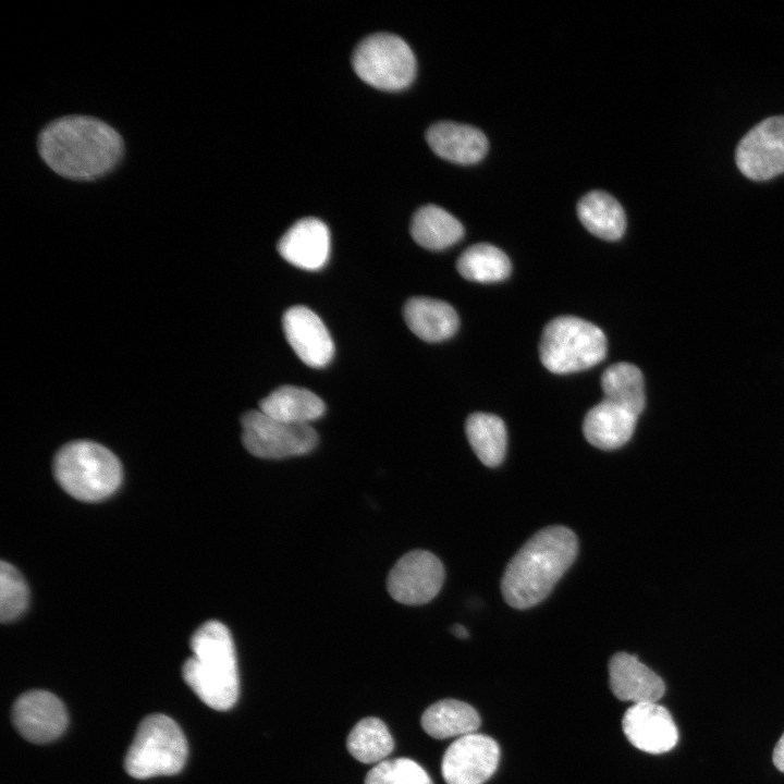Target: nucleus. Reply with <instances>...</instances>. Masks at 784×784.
<instances>
[{
    "instance_id": "nucleus-24",
    "label": "nucleus",
    "mask_w": 784,
    "mask_h": 784,
    "mask_svg": "<svg viewBox=\"0 0 784 784\" xmlns=\"http://www.w3.org/2000/svg\"><path fill=\"white\" fill-rule=\"evenodd\" d=\"M605 401L638 416L645 408L644 377L638 367L617 363L608 367L601 376Z\"/></svg>"
},
{
    "instance_id": "nucleus-7",
    "label": "nucleus",
    "mask_w": 784,
    "mask_h": 784,
    "mask_svg": "<svg viewBox=\"0 0 784 784\" xmlns=\"http://www.w3.org/2000/svg\"><path fill=\"white\" fill-rule=\"evenodd\" d=\"M352 65L368 85L382 90L407 87L416 74V59L401 37L378 33L363 39L354 50Z\"/></svg>"
},
{
    "instance_id": "nucleus-15",
    "label": "nucleus",
    "mask_w": 784,
    "mask_h": 784,
    "mask_svg": "<svg viewBox=\"0 0 784 784\" xmlns=\"http://www.w3.org/2000/svg\"><path fill=\"white\" fill-rule=\"evenodd\" d=\"M278 252L295 267L318 270L327 264L329 258V230L317 218L301 219L280 238Z\"/></svg>"
},
{
    "instance_id": "nucleus-22",
    "label": "nucleus",
    "mask_w": 784,
    "mask_h": 784,
    "mask_svg": "<svg viewBox=\"0 0 784 784\" xmlns=\"http://www.w3.org/2000/svg\"><path fill=\"white\" fill-rule=\"evenodd\" d=\"M577 215L584 226L593 235L618 240L625 232L626 219L620 203L605 192L593 191L577 204Z\"/></svg>"
},
{
    "instance_id": "nucleus-8",
    "label": "nucleus",
    "mask_w": 784,
    "mask_h": 784,
    "mask_svg": "<svg viewBox=\"0 0 784 784\" xmlns=\"http://www.w3.org/2000/svg\"><path fill=\"white\" fill-rule=\"evenodd\" d=\"M245 449L260 458H284L309 453L318 443L310 425L291 424L250 411L241 419Z\"/></svg>"
},
{
    "instance_id": "nucleus-20",
    "label": "nucleus",
    "mask_w": 784,
    "mask_h": 784,
    "mask_svg": "<svg viewBox=\"0 0 784 784\" xmlns=\"http://www.w3.org/2000/svg\"><path fill=\"white\" fill-rule=\"evenodd\" d=\"M259 411L282 421L309 425L323 415L326 406L307 389L283 385L259 402Z\"/></svg>"
},
{
    "instance_id": "nucleus-14",
    "label": "nucleus",
    "mask_w": 784,
    "mask_h": 784,
    "mask_svg": "<svg viewBox=\"0 0 784 784\" xmlns=\"http://www.w3.org/2000/svg\"><path fill=\"white\" fill-rule=\"evenodd\" d=\"M286 341L303 363L313 368L327 366L334 354L332 338L317 314L305 306L289 308L282 318Z\"/></svg>"
},
{
    "instance_id": "nucleus-1",
    "label": "nucleus",
    "mask_w": 784,
    "mask_h": 784,
    "mask_svg": "<svg viewBox=\"0 0 784 784\" xmlns=\"http://www.w3.org/2000/svg\"><path fill=\"white\" fill-rule=\"evenodd\" d=\"M36 150L56 176L95 183L117 172L126 157L123 134L109 122L86 113L52 119L37 134Z\"/></svg>"
},
{
    "instance_id": "nucleus-18",
    "label": "nucleus",
    "mask_w": 784,
    "mask_h": 784,
    "mask_svg": "<svg viewBox=\"0 0 784 784\" xmlns=\"http://www.w3.org/2000/svg\"><path fill=\"white\" fill-rule=\"evenodd\" d=\"M636 415L605 400L588 411L583 422L586 440L601 450L624 445L633 436Z\"/></svg>"
},
{
    "instance_id": "nucleus-10",
    "label": "nucleus",
    "mask_w": 784,
    "mask_h": 784,
    "mask_svg": "<svg viewBox=\"0 0 784 784\" xmlns=\"http://www.w3.org/2000/svg\"><path fill=\"white\" fill-rule=\"evenodd\" d=\"M735 160L750 180L767 181L784 173V115L754 126L739 142Z\"/></svg>"
},
{
    "instance_id": "nucleus-26",
    "label": "nucleus",
    "mask_w": 784,
    "mask_h": 784,
    "mask_svg": "<svg viewBox=\"0 0 784 784\" xmlns=\"http://www.w3.org/2000/svg\"><path fill=\"white\" fill-rule=\"evenodd\" d=\"M456 268L466 280L480 283L502 281L512 269L506 254L489 243H478L465 249L456 261Z\"/></svg>"
},
{
    "instance_id": "nucleus-12",
    "label": "nucleus",
    "mask_w": 784,
    "mask_h": 784,
    "mask_svg": "<svg viewBox=\"0 0 784 784\" xmlns=\"http://www.w3.org/2000/svg\"><path fill=\"white\" fill-rule=\"evenodd\" d=\"M12 722L27 740L45 744L57 739L68 725V713L62 701L46 690L22 694L13 705Z\"/></svg>"
},
{
    "instance_id": "nucleus-9",
    "label": "nucleus",
    "mask_w": 784,
    "mask_h": 784,
    "mask_svg": "<svg viewBox=\"0 0 784 784\" xmlns=\"http://www.w3.org/2000/svg\"><path fill=\"white\" fill-rule=\"evenodd\" d=\"M441 561L426 550L404 554L391 568L387 588L390 596L406 605H420L431 601L444 581Z\"/></svg>"
},
{
    "instance_id": "nucleus-13",
    "label": "nucleus",
    "mask_w": 784,
    "mask_h": 784,
    "mask_svg": "<svg viewBox=\"0 0 784 784\" xmlns=\"http://www.w3.org/2000/svg\"><path fill=\"white\" fill-rule=\"evenodd\" d=\"M622 728L629 743L648 754L660 755L674 748L678 731L666 708L656 702L634 703L623 719Z\"/></svg>"
},
{
    "instance_id": "nucleus-16",
    "label": "nucleus",
    "mask_w": 784,
    "mask_h": 784,
    "mask_svg": "<svg viewBox=\"0 0 784 784\" xmlns=\"http://www.w3.org/2000/svg\"><path fill=\"white\" fill-rule=\"evenodd\" d=\"M609 684L613 695L634 703L657 702L665 691L663 679L636 656L617 652L609 662Z\"/></svg>"
},
{
    "instance_id": "nucleus-3",
    "label": "nucleus",
    "mask_w": 784,
    "mask_h": 784,
    "mask_svg": "<svg viewBox=\"0 0 784 784\" xmlns=\"http://www.w3.org/2000/svg\"><path fill=\"white\" fill-rule=\"evenodd\" d=\"M191 649L194 656L182 669L185 683L208 707L231 709L238 698L240 678L229 628L218 621L204 623L194 633Z\"/></svg>"
},
{
    "instance_id": "nucleus-17",
    "label": "nucleus",
    "mask_w": 784,
    "mask_h": 784,
    "mask_svg": "<svg viewBox=\"0 0 784 784\" xmlns=\"http://www.w3.org/2000/svg\"><path fill=\"white\" fill-rule=\"evenodd\" d=\"M426 138L434 154L460 164L476 163L488 150V140L480 130L451 121L431 125Z\"/></svg>"
},
{
    "instance_id": "nucleus-28",
    "label": "nucleus",
    "mask_w": 784,
    "mask_h": 784,
    "mask_svg": "<svg viewBox=\"0 0 784 784\" xmlns=\"http://www.w3.org/2000/svg\"><path fill=\"white\" fill-rule=\"evenodd\" d=\"M365 784H432L428 773L409 758L385 759L366 775Z\"/></svg>"
},
{
    "instance_id": "nucleus-29",
    "label": "nucleus",
    "mask_w": 784,
    "mask_h": 784,
    "mask_svg": "<svg viewBox=\"0 0 784 784\" xmlns=\"http://www.w3.org/2000/svg\"><path fill=\"white\" fill-rule=\"evenodd\" d=\"M28 603V588L21 573L10 563L0 565V618L3 623L19 617Z\"/></svg>"
},
{
    "instance_id": "nucleus-25",
    "label": "nucleus",
    "mask_w": 784,
    "mask_h": 784,
    "mask_svg": "<svg viewBox=\"0 0 784 784\" xmlns=\"http://www.w3.org/2000/svg\"><path fill=\"white\" fill-rule=\"evenodd\" d=\"M468 442L482 464L495 467L502 463L507 434L503 420L492 414L474 413L465 425Z\"/></svg>"
},
{
    "instance_id": "nucleus-31",
    "label": "nucleus",
    "mask_w": 784,
    "mask_h": 784,
    "mask_svg": "<svg viewBox=\"0 0 784 784\" xmlns=\"http://www.w3.org/2000/svg\"><path fill=\"white\" fill-rule=\"evenodd\" d=\"M452 633L458 638H467L468 637L467 629L461 624L453 625Z\"/></svg>"
},
{
    "instance_id": "nucleus-6",
    "label": "nucleus",
    "mask_w": 784,
    "mask_h": 784,
    "mask_svg": "<svg viewBox=\"0 0 784 784\" xmlns=\"http://www.w3.org/2000/svg\"><path fill=\"white\" fill-rule=\"evenodd\" d=\"M187 749L180 726L171 718L154 713L138 725L124 768L128 775L139 780L172 775L184 767Z\"/></svg>"
},
{
    "instance_id": "nucleus-30",
    "label": "nucleus",
    "mask_w": 784,
    "mask_h": 784,
    "mask_svg": "<svg viewBox=\"0 0 784 784\" xmlns=\"http://www.w3.org/2000/svg\"><path fill=\"white\" fill-rule=\"evenodd\" d=\"M772 759L776 769L784 773V733L774 747Z\"/></svg>"
},
{
    "instance_id": "nucleus-4",
    "label": "nucleus",
    "mask_w": 784,
    "mask_h": 784,
    "mask_svg": "<svg viewBox=\"0 0 784 784\" xmlns=\"http://www.w3.org/2000/svg\"><path fill=\"white\" fill-rule=\"evenodd\" d=\"M53 473L70 495L85 502L111 495L122 479L117 456L107 448L86 440L63 445L54 456Z\"/></svg>"
},
{
    "instance_id": "nucleus-19",
    "label": "nucleus",
    "mask_w": 784,
    "mask_h": 784,
    "mask_svg": "<svg viewBox=\"0 0 784 784\" xmlns=\"http://www.w3.org/2000/svg\"><path fill=\"white\" fill-rule=\"evenodd\" d=\"M403 315L411 331L427 342H441L458 329V316L448 303L429 297H414L406 302Z\"/></svg>"
},
{
    "instance_id": "nucleus-11",
    "label": "nucleus",
    "mask_w": 784,
    "mask_h": 784,
    "mask_svg": "<svg viewBox=\"0 0 784 784\" xmlns=\"http://www.w3.org/2000/svg\"><path fill=\"white\" fill-rule=\"evenodd\" d=\"M500 748L497 742L482 734H467L454 740L445 750L441 772L446 784H482L497 770Z\"/></svg>"
},
{
    "instance_id": "nucleus-2",
    "label": "nucleus",
    "mask_w": 784,
    "mask_h": 784,
    "mask_svg": "<svg viewBox=\"0 0 784 784\" xmlns=\"http://www.w3.org/2000/svg\"><path fill=\"white\" fill-rule=\"evenodd\" d=\"M576 535L565 526L536 532L513 556L501 580L507 604L527 609L542 601L576 559Z\"/></svg>"
},
{
    "instance_id": "nucleus-23",
    "label": "nucleus",
    "mask_w": 784,
    "mask_h": 784,
    "mask_svg": "<svg viewBox=\"0 0 784 784\" xmlns=\"http://www.w3.org/2000/svg\"><path fill=\"white\" fill-rule=\"evenodd\" d=\"M411 234L418 245L438 250L458 242L464 235V228L445 209L436 205H426L414 213Z\"/></svg>"
},
{
    "instance_id": "nucleus-27",
    "label": "nucleus",
    "mask_w": 784,
    "mask_h": 784,
    "mask_svg": "<svg viewBox=\"0 0 784 784\" xmlns=\"http://www.w3.org/2000/svg\"><path fill=\"white\" fill-rule=\"evenodd\" d=\"M348 752L363 763L385 760L394 747L387 725L378 718L369 716L355 724L347 736Z\"/></svg>"
},
{
    "instance_id": "nucleus-21",
    "label": "nucleus",
    "mask_w": 784,
    "mask_h": 784,
    "mask_svg": "<svg viewBox=\"0 0 784 784\" xmlns=\"http://www.w3.org/2000/svg\"><path fill=\"white\" fill-rule=\"evenodd\" d=\"M479 725L477 711L470 705L455 699L439 700L421 715L424 731L437 739L471 734Z\"/></svg>"
},
{
    "instance_id": "nucleus-5",
    "label": "nucleus",
    "mask_w": 784,
    "mask_h": 784,
    "mask_svg": "<svg viewBox=\"0 0 784 784\" xmlns=\"http://www.w3.org/2000/svg\"><path fill=\"white\" fill-rule=\"evenodd\" d=\"M539 355L553 373H569L593 367L607 355V338L601 329L574 316H560L544 327Z\"/></svg>"
}]
</instances>
